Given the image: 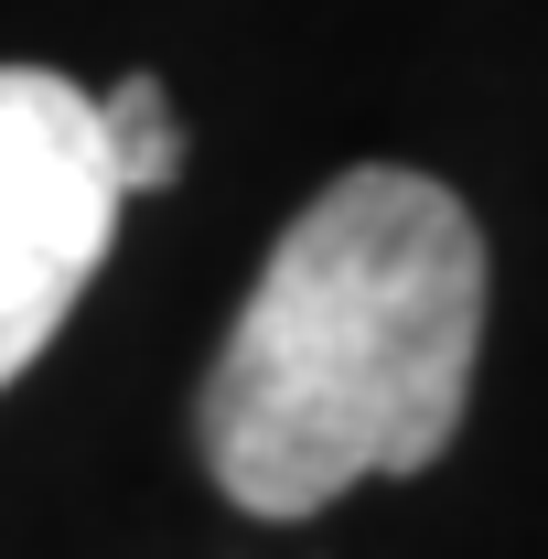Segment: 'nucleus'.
Segmentation results:
<instances>
[{
  "instance_id": "1",
  "label": "nucleus",
  "mask_w": 548,
  "mask_h": 559,
  "mask_svg": "<svg viewBox=\"0 0 548 559\" xmlns=\"http://www.w3.org/2000/svg\"><path fill=\"white\" fill-rule=\"evenodd\" d=\"M484 355V226L452 183L366 162L279 226L205 377V474L248 516H312L419 474L463 430Z\"/></svg>"
},
{
  "instance_id": "2",
  "label": "nucleus",
  "mask_w": 548,
  "mask_h": 559,
  "mask_svg": "<svg viewBox=\"0 0 548 559\" xmlns=\"http://www.w3.org/2000/svg\"><path fill=\"white\" fill-rule=\"evenodd\" d=\"M119 173L97 97L55 66H0V388L65 334L75 290L108 259Z\"/></svg>"
},
{
  "instance_id": "3",
  "label": "nucleus",
  "mask_w": 548,
  "mask_h": 559,
  "mask_svg": "<svg viewBox=\"0 0 548 559\" xmlns=\"http://www.w3.org/2000/svg\"><path fill=\"white\" fill-rule=\"evenodd\" d=\"M97 140H108L119 205H130V194H162V183L183 173V140H172V108H162V75H119V97H97Z\"/></svg>"
}]
</instances>
